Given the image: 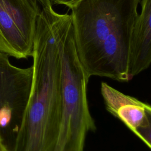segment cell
<instances>
[{
    "label": "cell",
    "instance_id": "1",
    "mask_svg": "<svg viewBox=\"0 0 151 151\" xmlns=\"http://www.w3.org/2000/svg\"><path fill=\"white\" fill-rule=\"evenodd\" d=\"M71 15L42 5L33 42L32 80L12 151H54L62 106V47Z\"/></svg>",
    "mask_w": 151,
    "mask_h": 151
},
{
    "label": "cell",
    "instance_id": "2",
    "mask_svg": "<svg viewBox=\"0 0 151 151\" xmlns=\"http://www.w3.org/2000/svg\"><path fill=\"white\" fill-rule=\"evenodd\" d=\"M140 0H83L71 8L77 57L87 77L131 80V33Z\"/></svg>",
    "mask_w": 151,
    "mask_h": 151
},
{
    "label": "cell",
    "instance_id": "3",
    "mask_svg": "<svg viewBox=\"0 0 151 151\" xmlns=\"http://www.w3.org/2000/svg\"><path fill=\"white\" fill-rule=\"evenodd\" d=\"M88 80L77 57L71 22L62 47V106L54 151H83L87 133L96 129L87 99Z\"/></svg>",
    "mask_w": 151,
    "mask_h": 151
},
{
    "label": "cell",
    "instance_id": "4",
    "mask_svg": "<svg viewBox=\"0 0 151 151\" xmlns=\"http://www.w3.org/2000/svg\"><path fill=\"white\" fill-rule=\"evenodd\" d=\"M33 68L12 65L0 52V135L12 151L29 99Z\"/></svg>",
    "mask_w": 151,
    "mask_h": 151
},
{
    "label": "cell",
    "instance_id": "5",
    "mask_svg": "<svg viewBox=\"0 0 151 151\" xmlns=\"http://www.w3.org/2000/svg\"><path fill=\"white\" fill-rule=\"evenodd\" d=\"M49 0H0V52L17 59L32 56L37 18Z\"/></svg>",
    "mask_w": 151,
    "mask_h": 151
},
{
    "label": "cell",
    "instance_id": "6",
    "mask_svg": "<svg viewBox=\"0 0 151 151\" xmlns=\"http://www.w3.org/2000/svg\"><path fill=\"white\" fill-rule=\"evenodd\" d=\"M101 94L107 110L151 148V107L102 82Z\"/></svg>",
    "mask_w": 151,
    "mask_h": 151
},
{
    "label": "cell",
    "instance_id": "7",
    "mask_svg": "<svg viewBox=\"0 0 151 151\" xmlns=\"http://www.w3.org/2000/svg\"><path fill=\"white\" fill-rule=\"evenodd\" d=\"M138 14L131 33L129 53V74L133 78L147 69L151 63V0H140Z\"/></svg>",
    "mask_w": 151,
    "mask_h": 151
},
{
    "label": "cell",
    "instance_id": "8",
    "mask_svg": "<svg viewBox=\"0 0 151 151\" xmlns=\"http://www.w3.org/2000/svg\"><path fill=\"white\" fill-rule=\"evenodd\" d=\"M83 0H50L51 4L64 5L70 9L77 6Z\"/></svg>",
    "mask_w": 151,
    "mask_h": 151
},
{
    "label": "cell",
    "instance_id": "9",
    "mask_svg": "<svg viewBox=\"0 0 151 151\" xmlns=\"http://www.w3.org/2000/svg\"><path fill=\"white\" fill-rule=\"evenodd\" d=\"M0 151H10L5 145L2 136L0 135Z\"/></svg>",
    "mask_w": 151,
    "mask_h": 151
}]
</instances>
